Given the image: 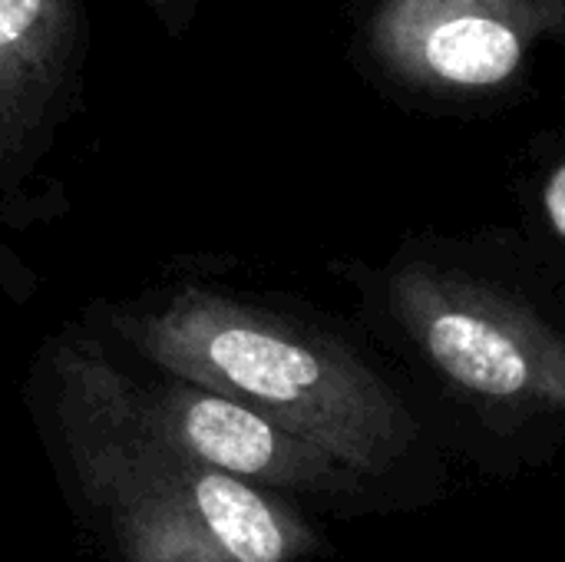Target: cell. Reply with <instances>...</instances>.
Segmentation results:
<instances>
[{
    "instance_id": "cell-5",
    "label": "cell",
    "mask_w": 565,
    "mask_h": 562,
    "mask_svg": "<svg viewBox=\"0 0 565 562\" xmlns=\"http://www.w3.org/2000/svg\"><path fill=\"white\" fill-rule=\"evenodd\" d=\"M387 298L424 358L463 394L520 414H565V341L523 305L424 262L401 265Z\"/></svg>"
},
{
    "instance_id": "cell-1",
    "label": "cell",
    "mask_w": 565,
    "mask_h": 562,
    "mask_svg": "<svg viewBox=\"0 0 565 562\" xmlns=\"http://www.w3.org/2000/svg\"><path fill=\"white\" fill-rule=\"evenodd\" d=\"M109 325L169 378L225 394L358 477L391 474L417 424L391 384L341 341L209 288H179Z\"/></svg>"
},
{
    "instance_id": "cell-7",
    "label": "cell",
    "mask_w": 565,
    "mask_h": 562,
    "mask_svg": "<svg viewBox=\"0 0 565 562\" xmlns=\"http://www.w3.org/2000/svg\"><path fill=\"white\" fill-rule=\"evenodd\" d=\"M139 3H146L159 17V23L166 26V33L172 40H179L189 30V23H192V13H195V3L199 0H139Z\"/></svg>"
},
{
    "instance_id": "cell-2",
    "label": "cell",
    "mask_w": 565,
    "mask_h": 562,
    "mask_svg": "<svg viewBox=\"0 0 565 562\" xmlns=\"http://www.w3.org/2000/svg\"><path fill=\"white\" fill-rule=\"evenodd\" d=\"M60 424L119 562H305L321 550L311 523L268 490L66 411Z\"/></svg>"
},
{
    "instance_id": "cell-4",
    "label": "cell",
    "mask_w": 565,
    "mask_h": 562,
    "mask_svg": "<svg viewBox=\"0 0 565 562\" xmlns=\"http://www.w3.org/2000/svg\"><path fill=\"white\" fill-rule=\"evenodd\" d=\"M351 43L404 96L497 99L526 79L543 43L565 50V0H367Z\"/></svg>"
},
{
    "instance_id": "cell-3",
    "label": "cell",
    "mask_w": 565,
    "mask_h": 562,
    "mask_svg": "<svg viewBox=\"0 0 565 562\" xmlns=\"http://www.w3.org/2000/svg\"><path fill=\"white\" fill-rule=\"evenodd\" d=\"M53 381L56 411L126 431L258 490H358V474L265 414L179 378L162 384L132 381L89 341L60 344Z\"/></svg>"
},
{
    "instance_id": "cell-8",
    "label": "cell",
    "mask_w": 565,
    "mask_h": 562,
    "mask_svg": "<svg viewBox=\"0 0 565 562\" xmlns=\"http://www.w3.org/2000/svg\"><path fill=\"white\" fill-rule=\"evenodd\" d=\"M543 205L553 219V225L565 235V159L553 169V176L546 179V189H543Z\"/></svg>"
},
{
    "instance_id": "cell-6",
    "label": "cell",
    "mask_w": 565,
    "mask_h": 562,
    "mask_svg": "<svg viewBox=\"0 0 565 562\" xmlns=\"http://www.w3.org/2000/svg\"><path fill=\"white\" fill-rule=\"evenodd\" d=\"M86 60V0H0V225L63 202L46 162L83 106Z\"/></svg>"
}]
</instances>
